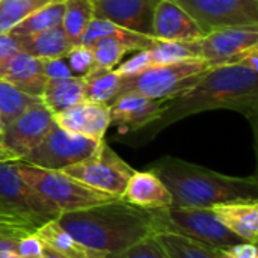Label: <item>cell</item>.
Wrapping results in <instances>:
<instances>
[{"mask_svg": "<svg viewBox=\"0 0 258 258\" xmlns=\"http://www.w3.org/2000/svg\"><path fill=\"white\" fill-rule=\"evenodd\" d=\"M258 77L243 63L209 68L192 86L172 97L157 119L166 127L184 116L215 109L239 110L252 119L257 113Z\"/></svg>", "mask_w": 258, "mask_h": 258, "instance_id": "6da1fadb", "label": "cell"}, {"mask_svg": "<svg viewBox=\"0 0 258 258\" xmlns=\"http://www.w3.org/2000/svg\"><path fill=\"white\" fill-rule=\"evenodd\" d=\"M165 184L177 209H210L230 201H258L257 177H230L165 156L150 168Z\"/></svg>", "mask_w": 258, "mask_h": 258, "instance_id": "7a4b0ae2", "label": "cell"}, {"mask_svg": "<svg viewBox=\"0 0 258 258\" xmlns=\"http://www.w3.org/2000/svg\"><path fill=\"white\" fill-rule=\"evenodd\" d=\"M151 210L132 206L121 198L59 215L57 224L82 245L115 254L154 234Z\"/></svg>", "mask_w": 258, "mask_h": 258, "instance_id": "3957f363", "label": "cell"}, {"mask_svg": "<svg viewBox=\"0 0 258 258\" xmlns=\"http://www.w3.org/2000/svg\"><path fill=\"white\" fill-rule=\"evenodd\" d=\"M15 166L20 177L60 215L94 207L116 198L113 195L95 190L60 171L38 168L20 160L15 162Z\"/></svg>", "mask_w": 258, "mask_h": 258, "instance_id": "277c9868", "label": "cell"}, {"mask_svg": "<svg viewBox=\"0 0 258 258\" xmlns=\"http://www.w3.org/2000/svg\"><path fill=\"white\" fill-rule=\"evenodd\" d=\"M154 234H177L213 248L225 249L243 242L219 222L210 209H156L151 210Z\"/></svg>", "mask_w": 258, "mask_h": 258, "instance_id": "5b68a950", "label": "cell"}, {"mask_svg": "<svg viewBox=\"0 0 258 258\" xmlns=\"http://www.w3.org/2000/svg\"><path fill=\"white\" fill-rule=\"evenodd\" d=\"M209 68L207 62L198 57L156 65L135 76H121L118 95L133 92L156 100L172 98L192 86Z\"/></svg>", "mask_w": 258, "mask_h": 258, "instance_id": "8992f818", "label": "cell"}, {"mask_svg": "<svg viewBox=\"0 0 258 258\" xmlns=\"http://www.w3.org/2000/svg\"><path fill=\"white\" fill-rule=\"evenodd\" d=\"M15 162H0V212L38 230L60 213L20 177Z\"/></svg>", "mask_w": 258, "mask_h": 258, "instance_id": "52a82bcc", "label": "cell"}, {"mask_svg": "<svg viewBox=\"0 0 258 258\" xmlns=\"http://www.w3.org/2000/svg\"><path fill=\"white\" fill-rule=\"evenodd\" d=\"M60 172L95 190L121 198L135 169L103 139L91 156L60 169Z\"/></svg>", "mask_w": 258, "mask_h": 258, "instance_id": "ba28073f", "label": "cell"}, {"mask_svg": "<svg viewBox=\"0 0 258 258\" xmlns=\"http://www.w3.org/2000/svg\"><path fill=\"white\" fill-rule=\"evenodd\" d=\"M184 45L210 68L240 63L249 53L258 50V26L213 30Z\"/></svg>", "mask_w": 258, "mask_h": 258, "instance_id": "9c48e42d", "label": "cell"}, {"mask_svg": "<svg viewBox=\"0 0 258 258\" xmlns=\"http://www.w3.org/2000/svg\"><path fill=\"white\" fill-rule=\"evenodd\" d=\"M204 33L225 27H257L258 0H172Z\"/></svg>", "mask_w": 258, "mask_h": 258, "instance_id": "30bf717a", "label": "cell"}, {"mask_svg": "<svg viewBox=\"0 0 258 258\" xmlns=\"http://www.w3.org/2000/svg\"><path fill=\"white\" fill-rule=\"evenodd\" d=\"M100 142L67 132L56 122L47 136L20 162L44 169L60 171L91 156Z\"/></svg>", "mask_w": 258, "mask_h": 258, "instance_id": "8fae6325", "label": "cell"}, {"mask_svg": "<svg viewBox=\"0 0 258 258\" xmlns=\"http://www.w3.org/2000/svg\"><path fill=\"white\" fill-rule=\"evenodd\" d=\"M53 125V113L39 103L0 130V144L20 160L41 144Z\"/></svg>", "mask_w": 258, "mask_h": 258, "instance_id": "7c38bea8", "label": "cell"}, {"mask_svg": "<svg viewBox=\"0 0 258 258\" xmlns=\"http://www.w3.org/2000/svg\"><path fill=\"white\" fill-rule=\"evenodd\" d=\"M157 2L159 0H91V5L95 18H103L127 30L153 36V18Z\"/></svg>", "mask_w": 258, "mask_h": 258, "instance_id": "4fadbf2b", "label": "cell"}, {"mask_svg": "<svg viewBox=\"0 0 258 258\" xmlns=\"http://www.w3.org/2000/svg\"><path fill=\"white\" fill-rule=\"evenodd\" d=\"M54 122L71 133L85 136L95 142H101L110 125L109 104L82 101L63 112L53 115Z\"/></svg>", "mask_w": 258, "mask_h": 258, "instance_id": "5bb4252c", "label": "cell"}, {"mask_svg": "<svg viewBox=\"0 0 258 258\" xmlns=\"http://www.w3.org/2000/svg\"><path fill=\"white\" fill-rule=\"evenodd\" d=\"M171 98H147L139 94L118 95L110 104V124L124 127L125 130H138L156 122L165 112Z\"/></svg>", "mask_w": 258, "mask_h": 258, "instance_id": "9a60e30c", "label": "cell"}, {"mask_svg": "<svg viewBox=\"0 0 258 258\" xmlns=\"http://www.w3.org/2000/svg\"><path fill=\"white\" fill-rule=\"evenodd\" d=\"M206 33L175 2L159 0L153 18V36L169 42H190Z\"/></svg>", "mask_w": 258, "mask_h": 258, "instance_id": "2e32d148", "label": "cell"}, {"mask_svg": "<svg viewBox=\"0 0 258 258\" xmlns=\"http://www.w3.org/2000/svg\"><path fill=\"white\" fill-rule=\"evenodd\" d=\"M121 200L145 210L166 209L172 206L169 190L160 178L150 171H135L121 195Z\"/></svg>", "mask_w": 258, "mask_h": 258, "instance_id": "e0dca14e", "label": "cell"}, {"mask_svg": "<svg viewBox=\"0 0 258 258\" xmlns=\"http://www.w3.org/2000/svg\"><path fill=\"white\" fill-rule=\"evenodd\" d=\"M215 216L243 242L258 240V201H230L212 207Z\"/></svg>", "mask_w": 258, "mask_h": 258, "instance_id": "ac0fdd59", "label": "cell"}, {"mask_svg": "<svg viewBox=\"0 0 258 258\" xmlns=\"http://www.w3.org/2000/svg\"><path fill=\"white\" fill-rule=\"evenodd\" d=\"M3 80H6L24 94L41 98L48 79L45 76L44 63L41 59L32 57L18 50L9 59Z\"/></svg>", "mask_w": 258, "mask_h": 258, "instance_id": "d6986e66", "label": "cell"}, {"mask_svg": "<svg viewBox=\"0 0 258 258\" xmlns=\"http://www.w3.org/2000/svg\"><path fill=\"white\" fill-rule=\"evenodd\" d=\"M18 45V50L41 59V60H50V59H57L63 57L73 44L70 42L68 36L65 35V30L62 24L48 29L45 32L30 35V36H12Z\"/></svg>", "mask_w": 258, "mask_h": 258, "instance_id": "ffe728a7", "label": "cell"}, {"mask_svg": "<svg viewBox=\"0 0 258 258\" xmlns=\"http://www.w3.org/2000/svg\"><path fill=\"white\" fill-rule=\"evenodd\" d=\"M101 36H109L113 38L116 41H119L122 45H125L128 48V51H141V50H150L154 48L160 39L153 38V36H147L138 32H132L127 30L124 27H119L107 20L103 18H92V21L89 23V26L86 27L82 41L79 45H88L92 41L101 38Z\"/></svg>", "mask_w": 258, "mask_h": 258, "instance_id": "44dd1931", "label": "cell"}, {"mask_svg": "<svg viewBox=\"0 0 258 258\" xmlns=\"http://www.w3.org/2000/svg\"><path fill=\"white\" fill-rule=\"evenodd\" d=\"M41 101L53 115L85 101L83 79L76 76L48 79L41 95Z\"/></svg>", "mask_w": 258, "mask_h": 258, "instance_id": "7402d4cb", "label": "cell"}, {"mask_svg": "<svg viewBox=\"0 0 258 258\" xmlns=\"http://www.w3.org/2000/svg\"><path fill=\"white\" fill-rule=\"evenodd\" d=\"M35 234L42 243H45L65 258H106V254L94 251L77 242L57 224V221H50L44 224L35 231Z\"/></svg>", "mask_w": 258, "mask_h": 258, "instance_id": "603a6c76", "label": "cell"}, {"mask_svg": "<svg viewBox=\"0 0 258 258\" xmlns=\"http://www.w3.org/2000/svg\"><path fill=\"white\" fill-rule=\"evenodd\" d=\"M82 79L86 101L110 104L116 98L121 76L115 70L94 68Z\"/></svg>", "mask_w": 258, "mask_h": 258, "instance_id": "cb8c5ba5", "label": "cell"}, {"mask_svg": "<svg viewBox=\"0 0 258 258\" xmlns=\"http://www.w3.org/2000/svg\"><path fill=\"white\" fill-rule=\"evenodd\" d=\"M63 17V0L62 2H51L45 5L44 8L38 9L23 21H20L17 26H14L8 35L11 36H30L41 32H45L48 29H53L62 23Z\"/></svg>", "mask_w": 258, "mask_h": 258, "instance_id": "d4e9b609", "label": "cell"}, {"mask_svg": "<svg viewBox=\"0 0 258 258\" xmlns=\"http://www.w3.org/2000/svg\"><path fill=\"white\" fill-rule=\"evenodd\" d=\"M39 103H42L39 97L24 94L0 79V130Z\"/></svg>", "mask_w": 258, "mask_h": 258, "instance_id": "484cf974", "label": "cell"}, {"mask_svg": "<svg viewBox=\"0 0 258 258\" xmlns=\"http://www.w3.org/2000/svg\"><path fill=\"white\" fill-rule=\"evenodd\" d=\"M92 18L94 11L91 0H63V17L60 24L73 47L80 44Z\"/></svg>", "mask_w": 258, "mask_h": 258, "instance_id": "4316f807", "label": "cell"}, {"mask_svg": "<svg viewBox=\"0 0 258 258\" xmlns=\"http://www.w3.org/2000/svg\"><path fill=\"white\" fill-rule=\"evenodd\" d=\"M171 258H221V249L177 234H156Z\"/></svg>", "mask_w": 258, "mask_h": 258, "instance_id": "83f0119b", "label": "cell"}, {"mask_svg": "<svg viewBox=\"0 0 258 258\" xmlns=\"http://www.w3.org/2000/svg\"><path fill=\"white\" fill-rule=\"evenodd\" d=\"M51 2L60 0H0V33H8L20 21Z\"/></svg>", "mask_w": 258, "mask_h": 258, "instance_id": "f1b7e54d", "label": "cell"}, {"mask_svg": "<svg viewBox=\"0 0 258 258\" xmlns=\"http://www.w3.org/2000/svg\"><path fill=\"white\" fill-rule=\"evenodd\" d=\"M86 47H89L92 51L94 68H103V70H113L116 65H119L122 56L128 51L125 45L109 36H101L92 41L91 44H88Z\"/></svg>", "mask_w": 258, "mask_h": 258, "instance_id": "f546056e", "label": "cell"}, {"mask_svg": "<svg viewBox=\"0 0 258 258\" xmlns=\"http://www.w3.org/2000/svg\"><path fill=\"white\" fill-rule=\"evenodd\" d=\"M147 53H148L151 67L165 65L171 62H180L186 59H197V56L184 45V42H169V41H162V39L154 48L147 50Z\"/></svg>", "mask_w": 258, "mask_h": 258, "instance_id": "4dcf8cb0", "label": "cell"}, {"mask_svg": "<svg viewBox=\"0 0 258 258\" xmlns=\"http://www.w3.org/2000/svg\"><path fill=\"white\" fill-rule=\"evenodd\" d=\"M106 258H171L168 255L166 249L162 246L156 234H151L132 246L115 252V254H107Z\"/></svg>", "mask_w": 258, "mask_h": 258, "instance_id": "1f68e13d", "label": "cell"}, {"mask_svg": "<svg viewBox=\"0 0 258 258\" xmlns=\"http://www.w3.org/2000/svg\"><path fill=\"white\" fill-rule=\"evenodd\" d=\"M63 57L71 70V74L76 77H83L94 68V56L91 48L86 45L71 47Z\"/></svg>", "mask_w": 258, "mask_h": 258, "instance_id": "d6a6232c", "label": "cell"}, {"mask_svg": "<svg viewBox=\"0 0 258 258\" xmlns=\"http://www.w3.org/2000/svg\"><path fill=\"white\" fill-rule=\"evenodd\" d=\"M18 51L15 39L8 33H0V79H3L9 59Z\"/></svg>", "mask_w": 258, "mask_h": 258, "instance_id": "836d02e7", "label": "cell"}, {"mask_svg": "<svg viewBox=\"0 0 258 258\" xmlns=\"http://www.w3.org/2000/svg\"><path fill=\"white\" fill-rule=\"evenodd\" d=\"M221 258H258V249L255 243L240 242L230 248L221 249Z\"/></svg>", "mask_w": 258, "mask_h": 258, "instance_id": "e575fe53", "label": "cell"}, {"mask_svg": "<svg viewBox=\"0 0 258 258\" xmlns=\"http://www.w3.org/2000/svg\"><path fill=\"white\" fill-rule=\"evenodd\" d=\"M41 251H42V242L35 233H32L20 240L17 254L23 257H41Z\"/></svg>", "mask_w": 258, "mask_h": 258, "instance_id": "d590c367", "label": "cell"}, {"mask_svg": "<svg viewBox=\"0 0 258 258\" xmlns=\"http://www.w3.org/2000/svg\"><path fill=\"white\" fill-rule=\"evenodd\" d=\"M44 63V71L47 79H60V77H70L71 70L65 60V57H57V59H50V60H42Z\"/></svg>", "mask_w": 258, "mask_h": 258, "instance_id": "8d00e7d4", "label": "cell"}, {"mask_svg": "<svg viewBox=\"0 0 258 258\" xmlns=\"http://www.w3.org/2000/svg\"><path fill=\"white\" fill-rule=\"evenodd\" d=\"M12 160H18V157L0 144V162H12Z\"/></svg>", "mask_w": 258, "mask_h": 258, "instance_id": "74e56055", "label": "cell"}, {"mask_svg": "<svg viewBox=\"0 0 258 258\" xmlns=\"http://www.w3.org/2000/svg\"><path fill=\"white\" fill-rule=\"evenodd\" d=\"M41 258H65V257H63V255H60L59 252H56L54 249H51L50 246H47L45 243H42Z\"/></svg>", "mask_w": 258, "mask_h": 258, "instance_id": "f35d334b", "label": "cell"}, {"mask_svg": "<svg viewBox=\"0 0 258 258\" xmlns=\"http://www.w3.org/2000/svg\"><path fill=\"white\" fill-rule=\"evenodd\" d=\"M0 258H41V257H23V255H18V254L5 252V254H0Z\"/></svg>", "mask_w": 258, "mask_h": 258, "instance_id": "ab89813d", "label": "cell"}, {"mask_svg": "<svg viewBox=\"0 0 258 258\" xmlns=\"http://www.w3.org/2000/svg\"><path fill=\"white\" fill-rule=\"evenodd\" d=\"M60 2H62V0H60Z\"/></svg>", "mask_w": 258, "mask_h": 258, "instance_id": "60d3db41", "label": "cell"}]
</instances>
